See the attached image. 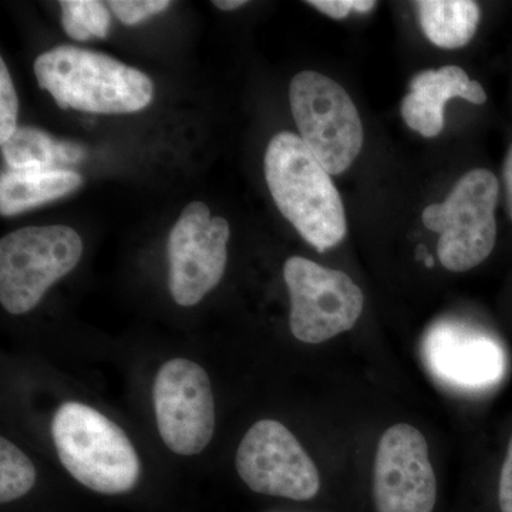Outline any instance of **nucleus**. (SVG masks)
Here are the masks:
<instances>
[{
  "mask_svg": "<svg viewBox=\"0 0 512 512\" xmlns=\"http://www.w3.org/2000/svg\"><path fill=\"white\" fill-rule=\"evenodd\" d=\"M265 177L276 207L318 252L345 238V207L328 171L301 137L284 131L266 148Z\"/></svg>",
  "mask_w": 512,
  "mask_h": 512,
  "instance_id": "1",
  "label": "nucleus"
},
{
  "mask_svg": "<svg viewBox=\"0 0 512 512\" xmlns=\"http://www.w3.org/2000/svg\"><path fill=\"white\" fill-rule=\"evenodd\" d=\"M37 83L62 109L96 114L143 110L154 96V84L140 70L101 53L60 46L37 57Z\"/></svg>",
  "mask_w": 512,
  "mask_h": 512,
  "instance_id": "2",
  "label": "nucleus"
},
{
  "mask_svg": "<svg viewBox=\"0 0 512 512\" xmlns=\"http://www.w3.org/2000/svg\"><path fill=\"white\" fill-rule=\"evenodd\" d=\"M52 436L63 467L80 484L100 494L133 490L140 458L127 434L87 404L67 402L52 421Z\"/></svg>",
  "mask_w": 512,
  "mask_h": 512,
  "instance_id": "3",
  "label": "nucleus"
},
{
  "mask_svg": "<svg viewBox=\"0 0 512 512\" xmlns=\"http://www.w3.org/2000/svg\"><path fill=\"white\" fill-rule=\"evenodd\" d=\"M498 192L497 177L476 168L457 181L446 201L424 210V227L440 234L437 255L448 271H470L493 252Z\"/></svg>",
  "mask_w": 512,
  "mask_h": 512,
  "instance_id": "4",
  "label": "nucleus"
},
{
  "mask_svg": "<svg viewBox=\"0 0 512 512\" xmlns=\"http://www.w3.org/2000/svg\"><path fill=\"white\" fill-rule=\"evenodd\" d=\"M83 241L64 225L29 227L0 242V302L12 315L33 311L60 278L72 272Z\"/></svg>",
  "mask_w": 512,
  "mask_h": 512,
  "instance_id": "5",
  "label": "nucleus"
},
{
  "mask_svg": "<svg viewBox=\"0 0 512 512\" xmlns=\"http://www.w3.org/2000/svg\"><path fill=\"white\" fill-rule=\"evenodd\" d=\"M289 100L303 144L330 175L345 173L363 146L362 120L346 90L325 74L302 72Z\"/></svg>",
  "mask_w": 512,
  "mask_h": 512,
  "instance_id": "6",
  "label": "nucleus"
},
{
  "mask_svg": "<svg viewBox=\"0 0 512 512\" xmlns=\"http://www.w3.org/2000/svg\"><path fill=\"white\" fill-rule=\"evenodd\" d=\"M284 278L291 296V332L303 343L319 345L348 332L362 315V289L345 272L292 256Z\"/></svg>",
  "mask_w": 512,
  "mask_h": 512,
  "instance_id": "7",
  "label": "nucleus"
},
{
  "mask_svg": "<svg viewBox=\"0 0 512 512\" xmlns=\"http://www.w3.org/2000/svg\"><path fill=\"white\" fill-rule=\"evenodd\" d=\"M235 467L252 491L308 501L319 493L318 468L284 424L259 420L239 444Z\"/></svg>",
  "mask_w": 512,
  "mask_h": 512,
  "instance_id": "8",
  "label": "nucleus"
},
{
  "mask_svg": "<svg viewBox=\"0 0 512 512\" xmlns=\"http://www.w3.org/2000/svg\"><path fill=\"white\" fill-rule=\"evenodd\" d=\"M158 431L165 446L180 456L200 454L215 430V403L204 367L188 359L168 360L153 389Z\"/></svg>",
  "mask_w": 512,
  "mask_h": 512,
  "instance_id": "9",
  "label": "nucleus"
},
{
  "mask_svg": "<svg viewBox=\"0 0 512 512\" xmlns=\"http://www.w3.org/2000/svg\"><path fill=\"white\" fill-rule=\"evenodd\" d=\"M228 222L211 217L204 202L185 207L168 237V286L180 306H194L222 279L227 266Z\"/></svg>",
  "mask_w": 512,
  "mask_h": 512,
  "instance_id": "10",
  "label": "nucleus"
},
{
  "mask_svg": "<svg viewBox=\"0 0 512 512\" xmlns=\"http://www.w3.org/2000/svg\"><path fill=\"white\" fill-rule=\"evenodd\" d=\"M377 512H433L437 480L426 437L410 424L387 429L373 468Z\"/></svg>",
  "mask_w": 512,
  "mask_h": 512,
  "instance_id": "11",
  "label": "nucleus"
},
{
  "mask_svg": "<svg viewBox=\"0 0 512 512\" xmlns=\"http://www.w3.org/2000/svg\"><path fill=\"white\" fill-rule=\"evenodd\" d=\"M424 355L431 372L458 389H483L504 373V353L495 340L451 323L431 330Z\"/></svg>",
  "mask_w": 512,
  "mask_h": 512,
  "instance_id": "12",
  "label": "nucleus"
},
{
  "mask_svg": "<svg viewBox=\"0 0 512 512\" xmlns=\"http://www.w3.org/2000/svg\"><path fill=\"white\" fill-rule=\"evenodd\" d=\"M412 93L402 103V116L407 126L431 138L439 136L444 127V107L450 99L461 97L473 104H484L487 93L480 83L470 80L458 66L426 70L413 77Z\"/></svg>",
  "mask_w": 512,
  "mask_h": 512,
  "instance_id": "13",
  "label": "nucleus"
},
{
  "mask_svg": "<svg viewBox=\"0 0 512 512\" xmlns=\"http://www.w3.org/2000/svg\"><path fill=\"white\" fill-rule=\"evenodd\" d=\"M80 174L63 168L10 170L0 178V214L12 217L62 198L82 185Z\"/></svg>",
  "mask_w": 512,
  "mask_h": 512,
  "instance_id": "14",
  "label": "nucleus"
},
{
  "mask_svg": "<svg viewBox=\"0 0 512 512\" xmlns=\"http://www.w3.org/2000/svg\"><path fill=\"white\" fill-rule=\"evenodd\" d=\"M3 158L12 170H52L59 164L80 163L86 150L72 141H57L36 128H16L2 144Z\"/></svg>",
  "mask_w": 512,
  "mask_h": 512,
  "instance_id": "15",
  "label": "nucleus"
},
{
  "mask_svg": "<svg viewBox=\"0 0 512 512\" xmlns=\"http://www.w3.org/2000/svg\"><path fill=\"white\" fill-rule=\"evenodd\" d=\"M417 10L424 35L443 49L466 46L480 23V8L471 0H423Z\"/></svg>",
  "mask_w": 512,
  "mask_h": 512,
  "instance_id": "16",
  "label": "nucleus"
},
{
  "mask_svg": "<svg viewBox=\"0 0 512 512\" xmlns=\"http://www.w3.org/2000/svg\"><path fill=\"white\" fill-rule=\"evenodd\" d=\"M62 6V25L64 32L72 39L86 42L92 37L109 36V9L96 0H64Z\"/></svg>",
  "mask_w": 512,
  "mask_h": 512,
  "instance_id": "17",
  "label": "nucleus"
},
{
  "mask_svg": "<svg viewBox=\"0 0 512 512\" xmlns=\"http://www.w3.org/2000/svg\"><path fill=\"white\" fill-rule=\"evenodd\" d=\"M36 483V468L12 441L0 439V501L18 500Z\"/></svg>",
  "mask_w": 512,
  "mask_h": 512,
  "instance_id": "18",
  "label": "nucleus"
},
{
  "mask_svg": "<svg viewBox=\"0 0 512 512\" xmlns=\"http://www.w3.org/2000/svg\"><path fill=\"white\" fill-rule=\"evenodd\" d=\"M18 123V94L6 63L0 60V143L6 140L16 131Z\"/></svg>",
  "mask_w": 512,
  "mask_h": 512,
  "instance_id": "19",
  "label": "nucleus"
},
{
  "mask_svg": "<svg viewBox=\"0 0 512 512\" xmlns=\"http://www.w3.org/2000/svg\"><path fill=\"white\" fill-rule=\"evenodd\" d=\"M168 0H113L109 3L114 15L124 25H137L151 16L170 8Z\"/></svg>",
  "mask_w": 512,
  "mask_h": 512,
  "instance_id": "20",
  "label": "nucleus"
},
{
  "mask_svg": "<svg viewBox=\"0 0 512 512\" xmlns=\"http://www.w3.org/2000/svg\"><path fill=\"white\" fill-rule=\"evenodd\" d=\"M306 3L332 19H345L352 10L372 12L377 6L375 0H311Z\"/></svg>",
  "mask_w": 512,
  "mask_h": 512,
  "instance_id": "21",
  "label": "nucleus"
},
{
  "mask_svg": "<svg viewBox=\"0 0 512 512\" xmlns=\"http://www.w3.org/2000/svg\"><path fill=\"white\" fill-rule=\"evenodd\" d=\"M498 503H500L501 512H512V437L508 444L503 468H501Z\"/></svg>",
  "mask_w": 512,
  "mask_h": 512,
  "instance_id": "22",
  "label": "nucleus"
},
{
  "mask_svg": "<svg viewBox=\"0 0 512 512\" xmlns=\"http://www.w3.org/2000/svg\"><path fill=\"white\" fill-rule=\"evenodd\" d=\"M504 184L505 195H507V210L512 220V146L508 151L507 158L504 163Z\"/></svg>",
  "mask_w": 512,
  "mask_h": 512,
  "instance_id": "23",
  "label": "nucleus"
},
{
  "mask_svg": "<svg viewBox=\"0 0 512 512\" xmlns=\"http://www.w3.org/2000/svg\"><path fill=\"white\" fill-rule=\"evenodd\" d=\"M212 5L217 6L221 10H235L247 5V2L245 0H214Z\"/></svg>",
  "mask_w": 512,
  "mask_h": 512,
  "instance_id": "24",
  "label": "nucleus"
}]
</instances>
